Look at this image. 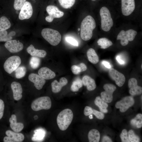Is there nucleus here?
Listing matches in <instances>:
<instances>
[{
	"label": "nucleus",
	"instance_id": "1",
	"mask_svg": "<svg viewBox=\"0 0 142 142\" xmlns=\"http://www.w3.org/2000/svg\"><path fill=\"white\" fill-rule=\"evenodd\" d=\"M96 27V23L94 18L91 16H87L81 23L80 35L84 41L90 39L93 36V31Z\"/></svg>",
	"mask_w": 142,
	"mask_h": 142
},
{
	"label": "nucleus",
	"instance_id": "2",
	"mask_svg": "<svg viewBox=\"0 0 142 142\" xmlns=\"http://www.w3.org/2000/svg\"><path fill=\"white\" fill-rule=\"evenodd\" d=\"M73 117L72 110L69 109L63 110L58 115L57 121L58 126L61 130H66L70 125Z\"/></svg>",
	"mask_w": 142,
	"mask_h": 142
},
{
	"label": "nucleus",
	"instance_id": "3",
	"mask_svg": "<svg viewBox=\"0 0 142 142\" xmlns=\"http://www.w3.org/2000/svg\"><path fill=\"white\" fill-rule=\"evenodd\" d=\"M43 37L53 46L58 45L60 42L61 36L58 31L50 28H44L41 32Z\"/></svg>",
	"mask_w": 142,
	"mask_h": 142
},
{
	"label": "nucleus",
	"instance_id": "4",
	"mask_svg": "<svg viewBox=\"0 0 142 142\" xmlns=\"http://www.w3.org/2000/svg\"><path fill=\"white\" fill-rule=\"evenodd\" d=\"M100 14L102 28L104 31L108 32L110 30L113 24L110 12L107 7H103L100 10Z\"/></svg>",
	"mask_w": 142,
	"mask_h": 142
},
{
	"label": "nucleus",
	"instance_id": "5",
	"mask_svg": "<svg viewBox=\"0 0 142 142\" xmlns=\"http://www.w3.org/2000/svg\"><path fill=\"white\" fill-rule=\"evenodd\" d=\"M52 102L50 98L48 96H44L34 100L31 106L33 110L38 111L42 109H49L50 108Z\"/></svg>",
	"mask_w": 142,
	"mask_h": 142
},
{
	"label": "nucleus",
	"instance_id": "6",
	"mask_svg": "<svg viewBox=\"0 0 142 142\" xmlns=\"http://www.w3.org/2000/svg\"><path fill=\"white\" fill-rule=\"evenodd\" d=\"M21 63V59L19 56H11L5 62L3 65L4 69L7 72L10 74L19 67Z\"/></svg>",
	"mask_w": 142,
	"mask_h": 142
},
{
	"label": "nucleus",
	"instance_id": "7",
	"mask_svg": "<svg viewBox=\"0 0 142 142\" xmlns=\"http://www.w3.org/2000/svg\"><path fill=\"white\" fill-rule=\"evenodd\" d=\"M46 10L49 15L45 17V19L49 22L53 21L54 18L61 17L64 15L63 12L59 10L57 7L53 5L48 6Z\"/></svg>",
	"mask_w": 142,
	"mask_h": 142
},
{
	"label": "nucleus",
	"instance_id": "8",
	"mask_svg": "<svg viewBox=\"0 0 142 142\" xmlns=\"http://www.w3.org/2000/svg\"><path fill=\"white\" fill-rule=\"evenodd\" d=\"M105 91L101 93V98L107 103H110L113 100V93L116 90V86L111 84H107L103 86Z\"/></svg>",
	"mask_w": 142,
	"mask_h": 142
},
{
	"label": "nucleus",
	"instance_id": "9",
	"mask_svg": "<svg viewBox=\"0 0 142 142\" xmlns=\"http://www.w3.org/2000/svg\"><path fill=\"white\" fill-rule=\"evenodd\" d=\"M134 103V100L132 97L127 96L117 102L115 106L116 108L119 109L121 112H124L132 106Z\"/></svg>",
	"mask_w": 142,
	"mask_h": 142
},
{
	"label": "nucleus",
	"instance_id": "10",
	"mask_svg": "<svg viewBox=\"0 0 142 142\" xmlns=\"http://www.w3.org/2000/svg\"><path fill=\"white\" fill-rule=\"evenodd\" d=\"M5 133L7 136L4 137L3 139L4 142H21L24 138V135L22 133L9 130H7Z\"/></svg>",
	"mask_w": 142,
	"mask_h": 142
},
{
	"label": "nucleus",
	"instance_id": "11",
	"mask_svg": "<svg viewBox=\"0 0 142 142\" xmlns=\"http://www.w3.org/2000/svg\"><path fill=\"white\" fill-rule=\"evenodd\" d=\"M20 10L18 17L21 20L29 19L32 16V7L31 3L28 2H25Z\"/></svg>",
	"mask_w": 142,
	"mask_h": 142
},
{
	"label": "nucleus",
	"instance_id": "12",
	"mask_svg": "<svg viewBox=\"0 0 142 142\" xmlns=\"http://www.w3.org/2000/svg\"><path fill=\"white\" fill-rule=\"evenodd\" d=\"M109 74L110 77L115 81L118 86L121 87L124 85L125 82V78L123 74L114 68L110 69Z\"/></svg>",
	"mask_w": 142,
	"mask_h": 142
},
{
	"label": "nucleus",
	"instance_id": "13",
	"mask_svg": "<svg viewBox=\"0 0 142 142\" xmlns=\"http://www.w3.org/2000/svg\"><path fill=\"white\" fill-rule=\"evenodd\" d=\"M121 4L122 12L125 16L129 15L135 9L134 0H121Z\"/></svg>",
	"mask_w": 142,
	"mask_h": 142
},
{
	"label": "nucleus",
	"instance_id": "14",
	"mask_svg": "<svg viewBox=\"0 0 142 142\" xmlns=\"http://www.w3.org/2000/svg\"><path fill=\"white\" fill-rule=\"evenodd\" d=\"M5 48L10 52L15 53L22 50L23 45L20 42L15 40H10L6 42L4 44Z\"/></svg>",
	"mask_w": 142,
	"mask_h": 142
},
{
	"label": "nucleus",
	"instance_id": "15",
	"mask_svg": "<svg viewBox=\"0 0 142 142\" xmlns=\"http://www.w3.org/2000/svg\"><path fill=\"white\" fill-rule=\"evenodd\" d=\"M128 86L129 88V93L131 95H139L142 93V87L138 85L136 79L132 78L130 79L128 82Z\"/></svg>",
	"mask_w": 142,
	"mask_h": 142
},
{
	"label": "nucleus",
	"instance_id": "16",
	"mask_svg": "<svg viewBox=\"0 0 142 142\" xmlns=\"http://www.w3.org/2000/svg\"><path fill=\"white\" fill-rule=\"evenodd\" d=\"M28 78L30 81L34 83V86L38 90L41 89L45 83V79L36 74H30Z\"/></svg>",
	"mask_w": 142,
	"mask_h": 142
},
{
	"label": "nucleus",
	"instance_id": "17",
	"mask_svg": "<svg viewBox=\"0 0 142 142\" xmlns=\"http://www.w3.org/2000/svg\"><path fill=\"white\" fill-rule=\"evenodd\" d=\"M11 87L13 92L14 99L17 101L21 99L22 97L23 90L20 84L16 82H13L11 84Z\"/></svg>",
	"mask_w": 142,
	"mask_h": 142
},
{
	"label": "nucleus",
	"instance_id": "18",
	"mask_svg": "<svg viewBox=\"0 0 142 142\" xmlns=\"http://www.w3.org/2000/svg\"><path fill=\"white\" fill-rule=\"evenodd\" d=\"M68 83L67 79L64 77H62L60 79L59 82L55 80L51 83L52 91L54 93L59 92L63 87L66 85Z\"/></svg>",
	"mask_w": 142,
	"mask_h": 142
},
{
	"label": "nucleus",
	"instance_id": "19",
	"mask_svg": "<svg viewBox=\"0 0 142 142\" xmlns=\"http://www.w3.org/2000/svg\"><path fill=\"white\" fill-rule=\"evenodd\" d=\"M10 124V126L11 129L14 132H19L21 131L24 127L23 124L21 123H17L16 115L12 114L9 119Z\"/></svg>",
	"mask_w": 142,
	"mask_h": 142
},
{
	"label": "nucleus",
	"instance_id": "20",
	"mask_svg": "<svg viewBox=\"0 0 142 142\" xmlns=\"http://www.w3.org/2000/svg\"><path fill=\"white\" fill-rule=\"evenodd\" d=\"M38 74L45 79H50L54 78L56 75L54 72L47 67H43L38 70Z\"/></svg>",
	"mask_w": 142,
	"mask_h": 142
},
{
	"label": "nucleus",
	"instance_id": "21",
	"mask_svg": "<svg viewBox=\"0 0 142 142\" xmlns=\"http://www.w3.org/2000/svg\"><path fill=\"white\" fill-rule=\"evenodd\" d=\"M27 52L32 56L44 58L46 55V52L43 50L36 49L32 44H31L27 49Z\"/></svg>",
	"mask_w": 142,
	"mask_h": 142
},
{
	"label": "nucleus",
	"instance_id": "22",
	"mask_svg": "<svg viewBox=\"0 0 142 142\" xmlns=\"http://www.w3.org/2000/svg\"><path fill=\"white\" fill-rule=\"evenodd\" d=\"M82 80L83 85L87 87L88 90H93L96 88V85L94 80L89 76H84Z\"/></svg>",
	"mask_w": 142,
	"mask_h": 142
},
{
	"label": "nucleus",
	"instance_id": "23",
	"mask_svg": "<svg viewBox=\"0 0 142 142\" xmlns=\"http://www.w3.org/2000/svg\"><path fill=\"white\" fill-rule=\"evenodd\" d=\"M94 103L99 108L102 112L104 113L108 112L107 108L108 106V104L100 97L98 96L96 97L94 100Z\"/></svg>",
	"mask_w": 142,
	"mask_h": 142
},
{
	"label": "nucleus",
	"instance_id": "24",
	"mask_svg": "<svg viewBox=\"0 0 142 142\" xmlns=\"http://www.w3.org/2000/svg\"><path fill=\"white\" fill-rule=\"evenodd\" d=\"M87 54L88 59L91 63L96 64L99 62V57L93 49L90 48L88 49Z\"/></svg>",
	"mask_w": 142,
	"mask_h": 142
},
{
	"label": "nucleus",
	"instance_id": "25",
	"mask_svg": "<svg viewBox=\"0 0 142 142\" xmlns=\"http://www.w3.org/2000/svg\"><path fill=\"white\" fill-rule=\"evenodd\" d=\"M88 137L90 142H98L100 137V133L97 130L92 129L89 132Z\"/></svg>",
	"mask_w": 142,
	"mask_h": 142
},
{
	"label": "nucleus",
	"instance_id": "26",
	"mask_svg": "<svg viewBox=\"0 0 142 142\" xmlns=\"http://www.w3.org/2000/svg\"><path fill=\"white\" fill-rule=\"evenodd\" d=\"M11 25L10 21L5 16H3L0 18V32L9 28Z\"/></svg>",
	"mask_w": 142,
	"mask_h": 142
},
{
	"label": "nucleus",
	"instance_id": "27",
	"mask_svg": "<svg viewBox=\"0 0 142 142\" xmlns=\"http://www.w3.org/2000/svg\"><path fill=\"white\" fill-rule=\"evenodd\" d=\"M98 45L100 46L101 48L106 49L113 45L111 41L106 38H102L99 39L97 41Z\"/></svg>",
	"mask_w": 142,
	"mask_h": 142
},
{
	"label": "nucleus",
	"instance_id": "28",
	"mask_svg": "<svg viewBox=\"0 0 142 142\" xmlns=\"http://www.w3.org/2000/svg\"><path fill=\"white\" fill-rule=\"evenodd\" d=\"M83 85L82 80L79 78H77L73 82L71 86L70 90L73 92H77L79 89L82 87Z\"/></svg>",
	"mask_w": 142,
	"mask_h": 142
},
{
	"label": "nucleus",
	"instance_id": "29",
	"mask_svg": "<svg viewBox=\"0 0 142 142\" xmlns=\"http://www.w3.org/2000/svg\"><path fill=\"white\" fill-rule=\"evenodd\" d=\"M131 124L137 128H141L142 126V115L138 114L136 117L132 119L130 121Z\"/></svg>",
	"mask_w": 142,
	"mask_h": 142
},
{
	"label": "nucleus",
	"instance_id": "30",
	"mask_svg": "<svg viewBox=\"0 0 142 142\" xmlns=\"http://www.w3.org/2000/svg\"><path fill=\"white\" fill-rule=\"evenodd\" d=\"M117 39L120 40L121 44L123 46L126 45L129 43V41L125 34V31L123 30L121 31L118 34Z\"/></svg>",
	"mask_w": 142,
	"mask_h": 142
},
{
	"label": "nucleus",
	"instance_id": "31",
	"mask_svg": "<svg viewBox=\"0 0 142 142\" xmlns=\"http://www.w3.org/2000/svg\"><path fill=\"white\" fill-rule=\"evenodd\" d=\"M14 71L16 77L20 79L25 76L26 72V69L24 66H21L19 67Z\"/></svg>",
	"mask_w": 142,
	"mask_h": 142
},
{
	"label": "nucleus",
	"instance_id": "32",
	"mask_svg": "<svg viewBox=\"0 0 142 142\" xmlns=\"http://www.w3.org/2000/svg\"><path fill=\"white\" fill-rule=\"evenodd\" d=\"M75 0H58L60 5L65 9L70 8L74 4Z\"/></svg>",
	"mask_w": 142,
	"mask_h": 142
},
{
	"label": "nucleus",
	"instance_id": "33",
	"mask_svg": "<svg viewBox=\"0 0 142 142\" xmlns=\"http://www.w3.org/2000/svg\"><path fill=\"white\" fill-rule=\"evenodd\" d=\"M40 59L37 57L32 56L30 59L29 64L31 67L33 69H35L39 66Z\"/></svg>",
	"mask_w": 142,
	"mask_h": 142
},
{
	"label": "nucleus",
	"instance_id": "34",
	"mask_svg": "<svg viewBox=\"0 0 142 142\" xmlns=\"http://www.w3.org/2000/svg\"><path fill=\"white\" fill-rule=\"evenodd\" d=\"M35 134L32 138V140L34 141H37L40 140L43 138L44 133L41 130H36L34 131Z\"/></svg>",
	"mask_w": 142,
	"mask_h": 142
},
{
	"label": "nucleus",
	"instance_id": "35",
	"mask_svg": "<svg viewBox=\"0 0 142 142\" xmlns=\"http://www.w3.org/2000/svg\"><path fill=\"white\" fill-rule=\"evenodd\" d=\"M12 36H10L6 30L0 32V42H7L12 39Z\"/></svg>",
	"mask_w": 142,
	"mask_h": 142
},
{
	"label": "nucleus",
	"instance_id": "36",
	"mask_svg": "<svg viewBox=\"0 0 142 142\" xmlns=\"http://www.w3.org/2000/svg\"><path fill=\"white\" fill-rule=\"evenodd\" d=\"M137 34V32L132 29H130L125 31V34L129 41H133Z\"/></svg>",
	"mask_w": 142,
	"mask_h": 142
},
{
	"label": "nucleus",
	"instance_id": "37",
	"mask_svg": "<svg viewBox=\"0 0 142 142\" xmlns=\"http://www.w3.org/2000/svg\"><path fill=\"white\" fill-rule=\"evenodd\" d=\"M128 134L129 139L130 142H139V138L138 136L135 135L133 130H130L128 133Z\"/></svg>",
	"mask_w": 142,
	"mask_h": 142
},
{
	"label": "nucleus",
	"instance_id": "38",
	"mask_svg": "<svg viewBox=\"0 0 142 142\" xmlns=\"http://www.w3.org/2000/svg\"><path fill=\"white\" fill-rule=\"evenodd\" d=\"M26 0H14L13 6L14 9L17 11L21 10Z\"/></svg>",
	"mask_w": 142,
	"mask_h": 142
},
{
	"label": "nucleus",
	"instance_id": "39",
	"mask_svg": "<svg viewBox=\"0 0 142 142\" xmlns=\"http://www.w3.org/2000/svg\"><path fill=\"white\" fill-rule=\"evenodd\" d=\"M121 141L122 142H130L128 135V133L127 130L125 129L123 130L120 135Z\"/></svg>",
	"mask_w": 142,
	"mask_h": 142
},
{
	"label": "nucleus",
	"instance_id": "40",
	"mask_svg": "<svg viewBox=\"0 0 142 142\" xmlns=\"http://www.w3.org/2000/svg\"><path fill=\"white\" fill-rule=\"evenodd\" d=\"M65 40L68 42L72 45L77 46L78 45V43L77 41L72 37H67L65 38Z\"/></svg>",
	"mask_w": 142,
	"mask_h": 142
},
{
	"label": "nucleus",
	"instance_id": "41",
	"mask_svg": "<svg viewBox=\"0 0 142 142\" xmlns=\"http://www.w3.org/2000/svg\"><path fill=\"white\" fill-rule=\"evenodd\" d=\"M92 114L94 115L98 119H103L104 117V115L103 113L94 109H93Z\"/></svg>",
	"mask_w": 142,
	"mask_h": 142
},
{
	"label": "nucleus",
	"instance_id": "42",
	"mask_svg": "<svg viewBox=\"0 0 142 142\" xmlns=\"http://www.w3.org/2000/svg\"><path fill=\"white\" fill-rule=\"evenodd\" d=\"M93 111V109L90 106H87L84 109V114L85 116H88L92 114Z\"/></svg>",
	"mask_w": 142,
	"mask_h": 142
},
{
	"label": "nucleus",
	"instance_id": "43",
	"mask_svg": "<svg viewBox=\"0 0 142 142\" xmlns=\"http://www.w3.org/2000/svg\"><path fill=\"white\" fill-rule=\"evenodd\" d=\"M4 104L3 101L0 99V120L2 118L4 113Z\"/></svg>",
	"mask_w": 142,
	"mask_h": 142
},
{
	"label": "nucleus",
	"instance_id": "44",
	"mask_svg": "<svg viewBox=\"0 0 142 142\" xmlns=\"http://www.w3.org/2000/svg\"><path fill=\"white\" fill-rule=\"evenodd\" d=\"M71 70L73 73L75 74H78L81 72L79 67L78 65H74L72 66Z\"/></svg>",
	"mask_w": 142,
	"mask_h": 142
},
{
	"label": "nucleus",
	"instance_id": "45",
	"mask_svg": "<svg viewBox=\"0 0 142 142\" xmlns=\"http://www.w3.org/2000/svg\"><path fill=\"white\" fill-rule=\"evenodd\" d=\"M78 65L79 67L80 72L85 71L87 69V66L83 63H81Z\"/></svg>",
	"mask_w": 142,
	"mask_h": 142
},
{
	"label": "nucleus",
	"instance_id": "46",
	"mask_svg": "<svg viewBox=\"0 0 142 142\" xmlns=\"http://www.w3.org/2000/svg\"><path fill=\"white\" fill-rule=\"evenodd\" d=\"M116 59L119 64L121 65H123L125 64V62L122 59L120 55H118L116 56Z\"/></svg>",
	"mask_w": 142,
	"mask_h": 142
},
{
	"label": "nucleus",
	"instance_id": "47",
	"mask_svg": "<svg viewBox=\"0 0 142 142\" xmlns=\"http://www.w3.org/2000/svg\"><path fill=\"white\" fill-rule=\"evenodd\" d=\"M102 141L103 142H112L111 139L108 136H104L103 137Z\"/></svg>",
	"mask_w": 142,
	"mask_h": 142
},
{
	"label": "nucleus",
	"instance_id": "48",
	"mask_svg": "<svg viewBox=\"0 0 142 142\" xmlns=\"http://www.w3.org/2000/svg\"><path fill=\"white\" fill-rule=\"evenodd\" d=\"M102 63L106 68L109 69L111 68V65L108 62L103 61L102 62Z\"/></svg>",
	"mask_w": 142,
	"mask_h": 142
},
{
	"label": "nucleus",
	"instance_id": "49",
	"mask_svg": "<svg viewBox=\"0 0 142 142\" xmlns=\"http://www.w3.org/2000/svg\"><path fill=\"white\" fill-rule=\"evenodd\" d=\"M8 34L10 36H15L16 35V33L14 31H12L9 32Z\"/></svg>",
	"mask_w": 142,
	"mask_h": 142
},
{
	"label": "nucleus",
	"instance_id": "50",
	"mask_svg": "<svg viewBox=\"0 0 142 142\" xmlns=\"http://www.w3.org/2000/svg\"><path fill=\"white\" fill-rule=\"evenodd\" d=\"M89 118L90 119H92L93 118V116L92 115V114L89 115Z\"/></svg>",
	"mask_w": 142,
	"mask_h": 142
},
{
	"label": "nucleus",
	"instance_id": "51",
	"mask_svg": "<svg viewBox=\"0 0 142 142\" xmlns=\"http://www.w3.org/2000/svg\"><path fill=\"white\" fill-rule=\"evenodd\" d=\"M80 28H78V31H80Z\"/></svg>",
	"mask_w": 142,
	"mask_h": 142
},
{
	"label": "nucleus",
	"instance_id": "52",
	"mask_svg": "<svg viewBox=\"0 0 142 142\" xmlns=\"http://www.w3.org/2000/svg\"><path fill=\"white\" fill-rule=\"evenodd\" d=\"M92 1H95L96 0H92Z\"/></svg>",
	"mask_w": 142,
	"mask_h": 142
}]
</instances>
